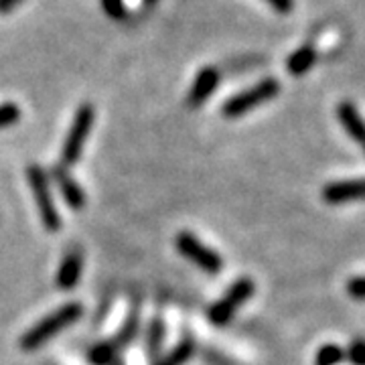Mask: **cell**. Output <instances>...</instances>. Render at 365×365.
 <instances>
[{"label": "cell", "instance_id": "277c9868", "mask_svg": "<svg viewBox=\"0 0 365 365\" xmlns=\"http://www.w3.org/2000/svg\"><path fill=\"white\" fill-rule=\"evenodd\" d=\"M254 280H250V278H240V280H235L234 284L230 287V290L223 294L222 299L217 300L211 309H209V321H211V325L215 327H225L232 319H234V314L237 313V309L242 307V304H246L250 299H252V294H254Z\"/></svg>", "mask_w": 365, "mask_h": 365}, {"label": "cell", "instance_id": "5b68a950", "mask_svg": "<svg viewBox=\"0 0 365 365\" xmlns=\"http://www.w3.org/2000/svg\"><path fill=\"white\" fill-rule=\"evenodd\" d=\"M93 124V108L90 104L79 106L76 118L71 122V128L67 132L66 140H63V148H61V160L63 165H76L83 153V144L88 140Z\"/></svg>", "mask_w": 365, "mask_h": 365}, {"label": "cell", "instance_id": "d6986e66", "mask_svg": "<svg viewBox=\"0 0 365 365\" xmlns=\"http://www.w3.org/2000/svg\"><path fill=\"white\" fill-rule=\"evenodd\" d=\"M102 9L110 19H124L126 14V6H124V0H102Z\"/></svg>", "mask_w": 365, "mask_h": 365}, {"label": "cell", "instance_id": "5bb4252c", "mask_svg": "<svg viewBox=\"0 0 365 365\" xmlns=\"http://www.w3.org/2000/svg\"><path fill=\"white\" fill-rule=\"evenodd\" d=\"M116 347L110 341H106V343H100V345L91 347L88 357H90V361L93 365H110L116 359Z\"/></svg>", "mask_w": 365, "mask_h": 365}, {"label": "cell", "instance_id": "9a60e30c", "mask_svg": "<svg viewBox=\"0 0 365 365\" xmlns=\"http://www.w3.org/2000/svg\"><path fill=\"white\" fill-rule=\"evenodd\" d=\"M345 359V351L337 345H325L317 353V365H339Z\"/></svg>", "mask_w": 365, "mask_h": 365}, {"label": "cell", "instance_id": "7a4b0ae2", "mask_svg": "<svg viewBox=\"0 0 365 365\" xmlns=\"http://www.w3.org/2000/svg\"><path fill=\"white\" fill-rule=\"evenodd\" d=\"M278 91H280L278 79H262L256 86H252L250 90L240 91V93H235L234 98H230V100L222 106V114L225 118L244 116V114H248L250 110H254V108H258V106L270 102L272 98L278 96Z\"/></svg>", "mask_w": 365, "mask_h": 365}, {"label": "cell", "instance_id": "7402d4cb", "mask_svg": "<svg viewBox=\"0 0 365 365\" xmlns=\"http://www.w3.org/2000/svg\"><path fill=\"white\" fill-rule=\"evenodd\" d=\"M266 4H270L276 13L287 14L294 9V0H264Z\"/></svg>", "mask_w": 365, "mask_h": 365}, {"label": "cell", "instance_id": "2e32d148", "mask_svg": "<svg viewBox=\"0 0 365 365\" xmlns=\"http://www.w3.org/2000/svg\"><path fill=\"white\" fill-rule=\"evenodd\" d=\"M146 345H148V353L153 355V357H157L158 353H160V345H163V339H165V327L160 321H155L153 325H150V331H148V337H146Z\"/></svg>", "mask_w": 365, "mask_h": 365}, {"label": "cell", "instance_id": "44dd1931", "mask_svg": "<svg viewBox=\"0 0 365 365\" xmlns=\"http://www.w3.org/2000/svg\"><path fill=\"white\" fill-rule=\"evenodd\" d=\"M347 292L353 299H365V278H353L347 284Z\"/></svg>", "mask_w": 365, "mask_h": 365}, {"label": "cell", "instance_id": "6da1fadb", "mask_svg": "<svg viewBox=\"0 0 365 365\" xmlns=\"http://www.w3.org/2000/svg\"><path fill=\"white\" fill-rule=\"evenodd\" d=\"M79 317H81V304L79 302H67L63 307H59L55 313H51L49 317H45L43 321H39L37 325L31 327L25 335L21 337V347L25 351L39 349L51 337H55L57 333H61L63 329L73 325Z\"/></svg>", "mask_w": 365, "mask_h": 365}, {"label": "cell", "instance_id": "4fadbf2b", "mask_svg": "<svg viewBox=\"0 0 365 365\" xmlns=\"http://www.w3.org/2000/svg\"><path fill=\"white\" fill-rule=\"evenodd\" d=\"M193 343L191 341H182L181 345H177L173 351L167 355V357H163L157 365H185L187 364V359L193 355Z\"/></svg>", "mask_w": 365, "mask_h": 365}, {"label": "cell", "instance_id": "ba28073f", "mask_svg": "<svg viewBox=\"0 0 365 365\" xmlns=\"http://www.w3.org/2000/svg\"><path fill=\"white\" fill-rule=\"evenodd\" d=\"M220 86V73L215 67H203L199 73H197L195 81L189 90V96H187V104L191 108H199L207 102V98L217 90Z\"/></svg>", "mask_w": 365, "mask_h": 365}, {"label": "cell", "instance_id": "e0dca14e", "mask_svg": "<svg viewBox=\"0 0 365 365\" xmlns=\"http://www.w3.org/2000/svg\"><path fill=\"white\" fill-rule=\"evenodd\" d=\"M136 329H138V321H136V317H132L130 321L124 325V329L120 331V335H118L116 339H110V343L116 347V351H120L122 347H126L130 343L132 337L136 335Z\"/></svg>", "mask_w": 365, "mask_h": 365}, {"label": "cell", "instance_id": "8992f818", "mask_svg": "<svg viewBox=\"0 0 365 365\" xmlns=\"http://www.w3.org/2000/svg\"><path fill=\"white\" fill-rule=\"evenodd\" d=\"M175 246L181 252L187 260H191L195 266H199L203 272L217 274L222 272L223 260L222 256L215 250L207 248L197 235L189 234V232H181L175 237Z\"/></svg>", "mask_w": 365, "mask_h": 365}, {"label": "cell", "instance_id": "7c38bea8", "mask_svg": "<svg viewBox=\"0 0 365 365\" xmlns=\"http://www.w3.org/2000/svg\"><path fill=\"white\" fill-rule=\"evenodd\" d=\"M314 59H317V51L311 45H302L299 51H294L287 61V69L290 76H304L311 67L314 66Z\"/></svg>", "mask_w": 365, "mask_h": 365}, {"label": "cell", "instance_id": "9c48e42d", "mask_svg": "<svg viewBox=\"0 0 365 365\" xmlns=\"http://www.w3.org/2000/svg\"><path fill=\"white\" fill-rule=\"evenodd\" d=\"M51 177L55 185L59 187V191H61V195H63V199H66L69 207L81 209L86 205V193H83V189L71 179V175L67 173L66 167H59V165L53 167Z\"/></svg>", "mask_w": 365, "mask_h": 365}, {"label": "cell", "instance_id": "603a6c76", "mask_svg": "<svg viewBox=\"0 0 365 365\" xmlns=\"http://www.w3.org/2000/svg\"><path fill=\"white\" fill-rule=\"evenodd\" d=\"M25 0H0V13H11L16 6H21Z\"/></svg>", "mask_w": 365, "mask_h": 365}, {"label": "cell", "instance_id": "52a82bcc", "mask_svg": "<svg viewBox=\"0 0 365 365\" xmlns=\"http://www.w3.org/2000/svg\"><path fill=\"white\" fill-rule=\"evenodd\" d=\"M323 199H325L327 203H331V205L351 203V201H364L365 179L329 182L325 189H323Z\"/></svg>", "mask_w": 365, "mask_h": 365}, {"label": "cell", "instance_id": "8fae6325", "mask_svg": "<svg viewBox=\"0 0 365 365\" xmlns=\"http://www.w3.org/2000/svg\"><path fill=\"white\" fill-rule=\"evenodd\" d=\"M81 270H83V256L79 254L78 250H71L69 254L63 256V260L59 264L57 270V287L69 290L79 282L81 278Z\"/></svg>", "mask_w": 365, "mask_h": 365}, {"label": "cell", "instance_id": "ffe728a7", "mask_svg": "<svg viewBox=\"0 0 365 365\" xmlns=\"http://www.w3.org/2000/svg\"><path fill=\"white\" fill-rule=\"evenodd\" d=\"M353 365H365V343L361 341H355L351 347H349V353L345 355Z\"/></svg>", "mask_w": 365, "mask_h": 365}, {"label": "cell", "instance_id": "ac0fdd59", "mask_svg": "<svg viewBox=\"0 0 365 365\" xmlns=\"http://www.w3.org/2000/svg\"><path fill=\"white\" fill-rule=\"evenodd\" d=\"M21 118V108L16 104H0V128L11 126L14 122H19Z\"/></svg>", "mask_w": 365, "mask_h": 365}, {"label": "cell", "instance_id": "30bf717a", "mask_svg": "<svg viewBox=\"0 0 365 365\" xmlns=\"http://www.w3.org/2000/svg\"><path fill=\"white\" fill-rule=\"evenodd\" d=\"M337 118L343 124V128L347 130V134L364 148L365 153V120L357 112V108L351 102H341L337 106Z\"/></svg>", "mask_w": 365, "mask_h": 365}, {"label": "cell", "instance_id": "3957f363", "mask_svg": "<svg viewBox=\"0 0 365 365\" xmlns=\"http://www.w3.org/2000/svg\"><path fill=\"white\" fill-rule=\"evenodd\" d=\"M26 181H29V187L33 191V197H35V203H37V209H39L41 222L45 225L47 232H59L61 227V217L57 213V207L53 203L51 195V187H49V179L45 175V170L37 167V165H31L26 169Z\"/></svg>", "mask_w": 365, "mask_h": 365}]
</instances>
